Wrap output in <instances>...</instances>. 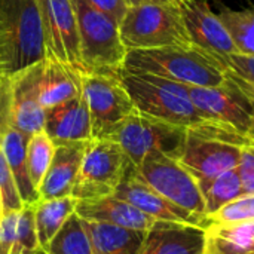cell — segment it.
I'll list each match as a JSON object with an SVG mask.
<instances>
[{"label": "cell", "instance_id": "7c38bea8", "mask_svg": "<svg viewBox=\"0 0 254 254\" xmlns=\"http://www.w3.org/2000/svg\"><path fill=\"white\" fill-rule=\"evenodd\" d=\"M37 1L40 6L48 55L83 73L79 55L77 19L71 0Z\"/></svg>", "mask_w": 254, "mask_h": 254}, {"label": "cell", "instance_id": "9c48e42d", "mask_svg": "<svg viewBox=\"0 0 254 254\" xmlns=\"http://www.w3.org/2000/svg\"><path fill=\"white\" fill-rule=\"evenodd\" d=\"M186 135V128L134 112L121 124L110 138L119 143L127 158L138 167L141 161L153 152L177 159Z\"/></svg>", "mask_w": 254, "mask_h": 254}, {"label": "cell", "instance_id": "3957f363", "mask_svg": "<svg viewBox=\"0 0 254 254\" xmlns=\"http://www.w3.org/2000/svg\"><path fill=\"white\" fill-rule=\"evenodd\" d=\"M119 77L135 110L141 115L186 129H198L214 124L193 106L185 83L125 70L119 71Z\"/></svg>", "mask_w": 254, "mask_h": 254}, {"label": "cell", "instance_id": "ab89813d", "mask_svg": "<svg viewBox=\"0 0 254 254\" xmlns=\"http://www.w3.org/2000/svg\"><path fill=\"white\" fill-rule=\"evenodd\" d=\"M0 83H1V77H0Z\"/></svg>", "mask_w": 254, "mask_h": 254}, {"label": "cell", "instance_id": "f546056e", "mask_svg": "<svg viewBox=\"0 0 254 254\" xmlns=\"http://www.w3.org/2000/svg\"><path fill=\"white\" fill-rule=\"evenodd\" d=\"M34 249H40L36 235L34 205H24L16 216L15 244L12 254H21L25 250H34Z\"/></svg>", "mask_w": 254, "mask_h": 254}, {"label": "cell", "instance_id": "4dcf8cb0", "mask_svg": "<svg viewBox=\"0 0 254 254\" xmlns=\"http://www.w3.org/2000/svg\"><path fill=\"white\" fill-rule=\"evenodd\" d=\"M24 207V202L19 196L16 183L10 173V168L6 162L3 150L0 147V210L1 216L18 213Z\"/></svg>", "mask_w": 254, "mask_h": 254}, {"label": "cell", "instance_id": "f1b7e54d", "mask_svg": "<svg viewBox=\"0 0 254 254\" xmlns=\"http://www.w3.org/2000/svg\"><path fill=\"white\" fill-rule=\"evenodd\" d=\"M254 222V193H243L213 214L207 216V223L237 225Z\"/></svg>", "mask_w": 254, "mask_h": 254}, {"label": "cell", "instance_id": "4316f807", "mask_svg": "<svg viewBox=\"0 0 254 254\" xmlns=\"http://www.w3.org/2000/svg\"><path fill=\"white\" fill-rule=\"evenodd\" d=\"M219 18L225 24L240 54L254 55V6L246 9L223 7Z\"/></svg>", "mask_w": 254, "mask_h": 254}, {"label": "cell", "instance_id": "ba28073f", "mask_svg": "<svg viewBox=\"0 0 254 254\" xmlns=\"http://www.w3.org/2000/svg\"><path fill=\"white\" fill-rule=\"evenodd\" d=\"M129 162L115 140L91 138L86 143L71 196L77 201H94L113 195Z\"/></svg>", "mask_w": 254, "mask_h": 254}, {"label": "cell", "instance_id": "1f68e13d", "mask_svg": "<svg viewBox=\"0 0 254 254\" xmlns=\"http://www.w3.org/2000/svg\"><path fill=\"white\" fill-rule=\"evenodd\" d=\"M219 58L226 65L229 73H232L235 77L247 83L254 91V55L235 52V54H229L225 57H219Z\"/></svg>", "mask_w": 254, "mask_h": 254}, {"label": "cell", "instance_id": "83f0119b", "mask_svg": "<svg viewBox=\"0 0 254 254\" xmlns=\"http://www.w3.org/2000/svg\"><path fill=\"white\" fill-rule=\"evenodd\" d=\"M55 153V144L45 131H39L28 138L27 143V167L30 179L39 189Z\"/></svg>", "mask_w": 254, "mask_h": 254}, {"label": "cell", "instance_id": "5b68a950", "mask_svg": "<svg viewBox=\"0 0 254 254\" xmlns=\"http://www.w3.org/2000/svg\"><path fill=\"white\" fill-rule=\"evenodd\" d=\"M79 34V55L83 73L119 74L127 57L119 24L88 0H71Z\"/></svg>", "mask_w": 254, "mask_h": 254}, {"label": "cell", "instance_id": "f35d334b", "mask_svg": "<svg viewBox=\"0 0 254 254\" xmlns=\"http://www.w3.org/2000/svg\"><path fill=\"white\" fill-rule=\"evenodd\" d=\"M0 220H1V210H0Z\"/></svg>", "mask_w": 254, "mask_h": 254}, {"label": "cell", "instance_id": "ac0fdd59", "mask_svg": "<svg viewBox=\"0 0 254 254\" xmlns=\"http://www.w3.org/2000/svg\"><path fill=\"white\" fill-rule=\"evenodd\" d=\"M88 141H74L55 146L52 162L37 189L39 201L71 195Z\"/></svg>", "mask_w": 254, "mask_h": 254}, {"label": "cell", "instance_id": "d590c367", "mask_svg": "<svg viewBox=\"0 0 254 254\" xmlns=\"http://www.w3.org/2000/svg\"><path fill=\"white\" fill-rule=\"evenodd\" d=\"M128 6H138V4H147V3H173L176 0H125Z\"/></svg>", "mask_w": 254, "mask_h": 254}, {"label": "cell", "instance_id": "e575fe53", "mask_svg": "<svg viewBox=\"0 0 254 254\" xmlns=\"http://www.w3.org/2000/svg\"><path fill=\"white\" fill-rule=\"evenodd\" d=\"M88 1L118 24L122 22L129 7L125 0H88Z\"/></svg>", "mask_w": 254, "mask_h": 254}, {"label": "cell", "instance_id": "4fadbf2b", "mask_svg": "<svg viewBox=\"0 0 254 254\" xmlns=\"http://www.w3.org/2000/svg\"><path fill=\"white\" fill-rule=\"evenodd\" d=\"M116 198H121L153 220L162 222H174L183 225H193L205 228L207 220L201 219L176 204L170 202L161 193H158L153 188H150L137 173V168L132 162L128 164L121 183L118 185L115 193Z\"/></svg>", "mask_w": 254, "mask_h": 254}, {"label": "cell", "instance_id": "8d00e7d4", "mask_svg": "<svg viewBox=\"0 0 254 254\" xmlns=\"http://www.w3.org/2000/svg\"><path fill=\"white\" fill-rule=\"evenodd\" d=\"M21 254H48L45 250H42V249H34V250H25V252H22Z\"/></svg>", "mask_w": 254, "mask_h": 254}, {"label": "cell", "instance_id": "9a60e30c", "mask_svg": "<svg viewBox=\"0 0 254 254\" xmlns=\"http://www.w3.org/2000/svg\"><path fill=\"white\" fill-rule=\"evenodd\" d=\"M42 63L31 65L10 77L12 127L27 137L43 131L46 110L40 103Z\"/></svg>", "mask_w": 254, "mask_h": 254}, {"label": "cell", "instance_id": "52a82bcc", "mask_svg": "<svg viewBox=\"0 0 254 254\" xmlns=\"http://www.w3.org/2000/svg\"><path fill=\"white\" fill-rule=\"evenodd\" d=\"M188 91L193 106L208 121L250 138L254 121V91L247 83L226 71L223 83L216 86L188 85Z\"/></svg>", "mask_w": 254, "mask_h": 254}, {"label": "cell", "instance_id": "cb8c5ba5", "mask_svg": "<svg viewBox=\"0 0 254 254\" xmlns=\"http://www.w3.org/2000/svg\"><path fill=\"white\" fill-rule=\"evenodd\" d=\"M77 199L71 195L54 199L39 201L34 205V222L37 243L42 250H48L49 243L65 223V220L74 213Z\"/></svg>", "mask_w": 254, "mask_h": 254}, {"label": "cell", "instance_id": "74e56055", "mask_svg": "<svg viewBox=\"0 0 254 254\" xmlns=\"http://www.w3.org/2000/svg\"><path fill=\"white\" fill-rule=\"evenodd\" d=\"M250 138L254 141V121H253V125H252V131H250Z\"/></svg>", "mask_w": 254, "mask_h": 254}, {"label": "cell", "instance_id": "d6986e66", "mask_svg": "<svg viewBox=\"0 0 254 254\" xmlns=\"http://www.w3.org/2000/svg\"><path fill=\"white\" fill-rule=\"evenodd\" d=\"M74 213L86 222L107 223L141 232H147L156 222L129 202L116 198L115 195L94 201H77Z\"/></svg>", "mask_w": 254, "mask_h": 254}, {"label": "cell", "instance_id": "d6a6232c", "mask_svg": "<svg viewBox=\"0 0 254 254\" xmlns=\"http://www.w3.org/2000/svg\"><path fill=\"white\" fill-rule=\"evenodd\" d=\"M237 171L244 193H254V146H244L241 149Z\"/></svg>", "mask_w": 254, "mask_h": 254}, {"label": "cell", "instance_id": "484cf974", "mask_svg": "<svg viewBox=\"0 0 254 254\" xmlns=\"http://www.w3.org/2000/svg\"><path fill=\"white\" fill-rule=\"evenodd\" d=\"M199 186L204 195L207 216L216 213L228 202L234 201L235 198L244 193L237 168L229 170L208 182L199 183Z\"/></svg>", "mask_w": 254, "mask_h": 254}, {"label": "cell", "instance_id": "8fae6325", "mask_svg": "<svg viewBox=\"0 0 254 254\" xmlns=\"http://www.w3.org/2000/svg\"><path fill=\"white\" fill-rule=\"evenodd\" d=\"M82 95L89 110L92 138H110L137 112L119 74L82 73Z\"/></svg>", "mask_w": 254, "mask_h": 254}, {"label": "cell", "instance_id": "836d02e7", "mask_svg": "<svg viewBox=\"0 0 254 254\" xmlns=\"http://www.w3.org/2000/svg\"><path fill=\"white\" fill-rule=\"evenodd\" d=\"M18 213H10L1 216L0 220V254H12L15 244V229H16Z\"/></svg>", "mask_w": 254, "mask_h": 254}, {"label": "cell", "instance_id": "8992f818", "mask_svg": "<svg viewBox=\"0 0 254 254\" xmlns=\"http://www.w3.org/2000/svg\"><path fill=\"white\" fill-rule=\"evenodd\" d=\"M119 34L127 51L192 45L177 0L129 6Z\"/></svg>", "mask_w": 254, "mask_h": 254}, {"label": "cell", "instance_id": "44dd1931", "mask_svg": "<svg viewBox=\"0 0 254 254\" xmlns=\"http://www.w3.org/2000/svg\"><path fill=\"white\" fill-rule=\"evenodd\" d=\"M27 135L9 127L0 135V147L6 158V162L10 168L13 180L16 183L19 196L24 205H36L39 202V192L34 188L27 167Z\"/></svg>", "mask_w": 254, "mask_h": 254}, {"label": "cell", "instance_id": "e0dca14e", "mask_svg": "<svg viewBox=\"0 0 254 254\" xmlns=\"http://www.w3.org/2000/svg\"><path fill=\"white\" fill-rule=\"evenodd\" d=\"M204 228L156 220L138 254H202Z\"/></svg>", "mask_w": 254, "mask_h": 254}, {"label": "cell", "instance_id": "5bb4252c", "mask_svg": "<svg viewBox=\"0 0 254 254\" xmlns=\"http://www.w3.org/2000/svg\"><path fill=\"white\" fill-rule=\"evenodd\" d=\"M177 6L195 46L217 57L238 52L219 13L213 12L207 0H177Z\"/></svg>", "mask_w": 254, "mask_h": 254}, {"label": "cell", "instance_id": "7402d4cb", "mask_svg": "<svg viewBox=\"0 0 254 254\" xmlns=\"http://www.w3.org/2000/svg\"><path fill=\"white\" fill-rule=\"evenodd\" d=\"M202 254H254V222L207 223Z\"/></svg>", "mask_w": 254, "mask_h": 254}, {"label": "cell", "instance_id": "30bf717a", "mask_svg": "<svg viewBox=\"0 0 254 254\" xmlns=\"http://www.w3.org/2000/svg\"><path fill=\"white\" fill-rule=\"evenodd\" d=\"M135 168L138 176L170 202L207 220V208L201 186L195 176L177 159L153 152Z\"/></svg>", "mask_w": 254, "mask_h": 254}, {"label": "cell", "instance_id": "7a4b0ae2", "mask_svg": "<svg viewBox=\"0 0 254 254\" xmlns=\"http://www.w3.org/2000/svg\"><path fill=\"white\" fill-rule=\"evenodd\" d=\"M46 55L39 1L0 0V77H12Z\"/></svg>", "mask_w": 254, "mask_h": 254}, {"label": "cell", "instance_id": "2e32d148", "mask_svg": "<svg viewBox=\"0 0 254 254\" xmlns=\"http://www.w3.org/2000/svg\"><path fill=\"white\" fill-rule=\"evenodd\" d=\"M43 131L55 146L91 140V118L82 92L46 109Z\"/></svg>", "mask_w": 254, "mask_h": 254}, {"label": "cell", "instance_id": "d4e9b609", "mask_svg": "<svg viewBox=\"0 0 254 254\" xmlns=\"http://www.w3.org/2000/svg\"><path fill=\"white\" fill-rule=\"evenodd\" d=\"M48 254H92L85 222L73 213L48 246Z\"/></svg>", "mask_w": 254, "mask_h": 254}, {"label": "cell", "instance_id": "277c9868", "mask_svg": "<svg viewBox=\"0 0 254 254\" xmlns=\"http://www.w3.org/2000/svg\"><path fill=\"white\" fill-rule=\"evenodd\" d=\"M244 146H254L253 140L228 127L211 124L188 129L177 161L195 176L198 183H204L235 170Z\"/></svg>", "mask_w": 254, "mask_h": 254}, {"label": "cell", "instance_id": "603a6c76", "mask_svg": "<svg viewBox=\"0 0 254 254\" xmlns=\"http://www.w3.org/2000/svg\"><path fill=\"white\" fill-rule=\"evenodd\" d=\"M85 222L92 254H138L146 232L115 225Z\"/></svg>", "mask_w": 254, "mask_h": 254}, {"label": "cell", "instance_id": "6da1fadb", "mask_svg": "<svg viewBox=\"0 0 254 254\" xmlns=\"http://www.w3.org/2000/svg\"><path fill=\"white\" fill-rule=\"evenodd\" d=\"M122 70L149 73L192 86H216L226 79L222 60L198 46H167L128 51Z\"/></svg>", "mask_w": 254, "mask_h": 254}, {"label": "cell", "instance_id": "ffe728a7", "mask_svg": "<svg viewBox=\"0 0 254 254\" xmlns=\"http://www.w3.org/2000/svg\"><path fill=\"white\" fill-rule=\"evenodd\" d=\"M82 92V73L54 57L42 61L40 103L43 109L54 107Z\"/></svg>", "mask_w": 254, "mask_h": 254}]
</instances>
